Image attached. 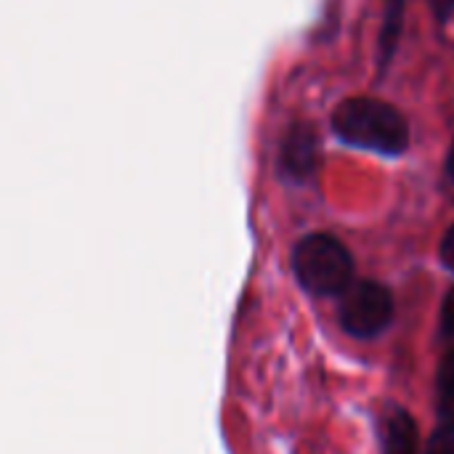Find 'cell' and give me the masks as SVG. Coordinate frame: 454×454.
Returning <instances> with one entry per match:
<instances>
[{"mask_svg":"<svg viewBox=\"0 0 454 454\" xmlns=\"http://www.w3.org/2000/svg\"><path fill=\"white\" fill-rule=\"evenodd\" d=\"M333 128L346 144L386 157L402 154L410 144V128L402 112L372 96L346 98L333 114Z\"/></svg>","mask_w":454,"mask_h":454,"instance_id":"obj_1","label":"cell"},{"mask_svg":"<svg viewBox=\"0 0 454 454\" xmlns=\"http://www.w3.org/2000/svg\"><path fill=\"white\" fill-rule=\"evenodd\" d=\"M293 271L298 285L319 298H340L356 282L351 250L327 231L306 234L293 247Z\"/></svg>","mask_w":454,"mask_h":454,"instance_id":"obj_2","label":"cell"},{"mask_svg":"<svg viewBox=\"0 0 454 454\" xmlns=\"http://www.w3.org/2000/svg\"><path fill=\"white\" fill-rule=\"evenodd\" d=\"M394 293L375 279H359L340 295V327L351 338L372 340L383 335L394 322Z\"/></svg>","mask_w":454,"mask_h":454,"instance_id":"obj_3","label":"cell"},{"mask_svg":"<svg viewBox=\"0 0 454 454\" xmlns=\"http://www.w3.org/2000/svg\"><path fill=\"white\" fill-rule=\"evenodd\" d=\"M319 162V149H317V136L309 125H295L287 138L282 141V154H279V168L287 178L293 181H306Z\"/></svg>","mask_w":454,"mask_h":454,"instance_id":"obj_4","label":"cell"},{"mask_svg":"<svg viewBox=\"0 0 454 454\" xmlns=\"http://www.w3.org/2000/svg\"><path fill=\"white\" fill-rule=\"evenodd\" d=\"M380 444H383V454H420V428L415 418L402 407L386 412L380 428Z\"/></svg>","mask_w":454,"mask_h":454,"instance_id":"obj_5","label":"cell"},{"mask_svg":"<svg viewBox=\"0 0 454 454\" xmlns=\"http://www.w3.org/2000/svg\"><path fill=\"white\" fill-rule=\"evenodd\" d=\"M436 404L442 423L454 426V346L442 356L439 372H436Z\"/></svg>","mask_w":454,"mask_h":454,"instance_id":"obj_6","label":"cell"},{"mask_svg":"<svg viewBox=\"0 0 454 454\" xmlns=\"http://www.w3.org/2000/svg\"><path fill=\"white\" fill-rule=\"evenodd\" d=\"M426 454H454V426L442 423L426 442Z\"/></svg>","mask_w":454,"mask_h":454,"instance_id":"obj_7","label":"cell"},{"mask_svg":"<svg viewBox=\"0 0 454 454\" xmlns=\"http://www.w3.org/2000/svg\"><path fill=\"white\" fill-rule=\"evenodd\" d=\"M439 327H442V335L454 340V287L444 295V303H442V314H439Z\"/></svg>","mask_w":454,"mask_h":454,"instance_id":"obj_8","label":"cell"},{"mask_svg":"<svg viewBox=\"0 0 454 454\" xmlns=\"http://www.w3.org/2000/svg\"><path fill=\"white\" fill-rule=\"evenodd\" d=\"M439 258H442V266L454 274V223L444 231V237L439 242Z\"/></svg>","mask_w":454,"mask_h":454,"instance_id":"obj_9","label":"cell"},{"mask_svg":"<svg viewBox=\"0 0 454 454\" xmlns=\"http://www.w3.org/2000/svg\"><path fill=\"white\" fill-rule=\"evenodd\" d=\"M447 173H450V178H452L454 184V146L452 152H450V157H447Z\"/></svg>","mask_w":454,"mask_h":454,"instance_id":"obj_10","label":"cell"}]
</instances>
